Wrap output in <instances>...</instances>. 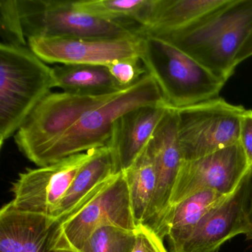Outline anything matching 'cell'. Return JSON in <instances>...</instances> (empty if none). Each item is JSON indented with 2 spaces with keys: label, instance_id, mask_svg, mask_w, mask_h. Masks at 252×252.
I'll return each instance as SVG.
<instances>
[{
  "label": "cell",
  "instance_id": "obj_1",
  "mask_svg": "<svg viewBox=\"0 0 252 252\" xmlns=\"http://www.w3.org/2000/svg\"><path fill=\"white\" fill-rule=\"evenodd\" d=\"M252 30V0H230L187 29L153 36L179 48L226 82L234 74L236 57Z\"/></svg>",
  "mask_w": 252,
  "mask_h": 252
},
{
  "label": "cell",
  "instance_id": "obj_2",
  "mask_svg": "<svg viewBox=\"0 0 252 252\" xmlns=\"http://www.w3.org/2000/svg\"><path fill=\"white\" fill-rule=\"evenodd\" d=\"M57 88L54 67L29 46L0 45V148Z\"/></svg>",
  "mask_w": 252,
  "mask_h": 252
},
{
  "label": "cell",
  "instance_id": "obj_3",
  "mask_svg": "<svg viewBox=\"0 0 252 252\" xmlns=\"http://www.w3.org/2000/svg\"><path fill=\"white\" fill-rule=\"evenodd\" d=\"M159 104H167L156 81L147 73L135 85L87 112L34 163L48 166L69 156L104 147L110 141L115 122L121 116L137 107Z\"/></svg>",
  "mask_w": 252,
  "mask_h": 252
},
{
  "label": "cell",
  "instance_id": "obj_4",
  "mask_svg": "<svg viewBox=\"0 0 252 252\" xmlns=\"http://www.w3.org/2000/svg\"><path fill=\"white\" fill-rule=\"evenodd\" d=\"M142 36L141 61L169 107L180 108L219 97L226 82L169 42Z\"/></svg>",
  "mask_w": 252,
  "mask_h": 252
},
{
  "label": "cell",
  "instance_id": "obj_5",
  "mask_svg": "<svg viewBox=\"0 0 252 252\" xmlns=\"http://www.w3.org/2000/svg\"><path fill=\"white\" fill-rule=\"evenodd\" d=\"M104 226L135 231L132 203L123 171L78 212L56 225L51 252H74L82 249L93 233Z\"/></svg>",
  "mask_w": 252,
  "mask_h": 252
},
{
  "label": "cell",
  "instance_id": "obj_6",
  "mask_svg": "<svg viewBox=\"0 0 252 252\" xmlns=\"http://www.w3.org/2000/svg\"><path fill=\"white\" fill-rule=\"evenodd\" d=\"M184 160L204 157L238 144L240 123L246 109L217 97L175 108Z\"/></svg>",
  "mask_w": 252,
  "mask_h": 252
},
{
  "label": "cell",
  "instance_id": "obj_7",
  "mask_svg": "<svg viewBox=\"0 0 252 252\" xmlns=\"http://www.w3.org/2000/svg\"><path fill=\"white\" fill-rule=\"evenodd\" d=\"M26 38H126L140 36L135 28L99 20L68 0H18Z\"/></svg>",
  "mask_w": 252,
  "mask_h": 252
},
{
  "label": "cell",
  "instance_id": "obj_8",
  "mask_svg": "<svg viewBox=\"0 0 252 252\" xmlns=\"http://www.w3.org/2000/svg\"><path fill=\"white\" fill-rule=\"evenodd\" d=\"M118 93L95 96L51 92L35 107L14 135L17 148L34 163L42 153L71 129L87 112Z\"/></svg>",
  "mask_w": 252,
  "mask_h": 252
},
{
  "label": "cell",
  "instance_id": "obj_9",
  "mask_svg": "<svg viewBox=\"0 0 252 252\" xmlns=\"http://www.w3.org/2000/svg\"><path fill=\"white\" fill-rule=\"evenodd\" d=\"M95 150L20 173L11 187L14 206L24 212L52 218L75 177L92 157Z\"/></svg>",
  "mask_w": 252,
  "mask_h": 252
},
{
  "label": "cell",
  "instance_id": "obj_10",
  "mask_svg": "<svg viewBox=\"0 0 252 252\" xmlns=\"http://www.w3.org/2000/svg\"><path fill=\"white\" fill-rule=\"evenodd\" d=\"M252 169L240 143L195 160H184L172 190L170 207L204 190L231 194Z\"/></svg>",
  "mask_w": 252,
  "mask_h": 252
},
{
  "label": "cell",
  "instance_id": "obj_11",
  "mask_svg": "<svg viewBox=\"0 0 252 252\" xmlns=\"http://www.w3.org/2000/svg\"><path fill=\"white\" fill-rule=\"evenodd\" d=\"M28 45L47 64L107 66L118 60L141 59L144 37H33Z\"/></svg>",
  "mask_w": 252,
  "mask_h": 252
},
{
  "label": "cell",
  "instance_id": "obj_12",
  "mask_svg": "<svg viewBox=\"0 0 252 252\" xmlns=\"http://www.w3.org/2000/svg\"><path fill=\"white\" fill-rule=\"evenodd\" d=\"M252 182V169L231 194L203 217L184 252H218L233 237L249 234Z\"/></svg>",
  "mask_w": 252,
  "mask_h": 252
},
{
  "label": "cell",
  "instance_id": "obj_13",
  "mask_svg": "<svg viewBox=\"0 0 252 252\" xmlns=\"http://www.w3.org/2000/svg\"><path fill=\"white\" fill-rule=\"evenodd\" d=\"M156 172L154 197L144 224L160 234L170 207L172 190L183 159L178 133L176 110L169 107L148 144Z\"/></svg>",
  "mask_w": 252,
  "mask_h": 252
},
{
  "label": "cell",
  "instance_id": "obj_14",
  "mask_svg": "<svg viewBox=\"0 0 252 252\" xmlns=\"http://www.w3.org/2000/svg\"><path fill=\"white\" fill-rule=\"evenodd\" d=\"M169 107L159 104L137 107L115 122L108 144L114 151L119 170H126L144 151Z\"/></svg>",
  "mask_w": 252,
  "mask_h": 252
},
{
  "label": "cell",
  "instance_id": "obj_15",
  "mask_svg": "<svg viewBox=\"0 0 252 252\" xmlns=\"http://www.w3.org/2000/svg\"><path fill=\"white\" fill-rule=\"evenodd\" d=\"M114 151L108 144L95 149L81 168L52 215L57 223L73 215L101 191L119 172Z\"/></svg>",
  "mask_w": 252,
  "mask_h": 252
},
{
  "label": "cell",
  "instance_id": "obj_16",
  "mask_svg": "<svg viewBox=\"0 0 252 252\" xmlns=\"http://www.w3.org/2000/svg\"><path fill=\"white\" fill-rule=\"evenodd\" d=\"M228 195L215 190H204L172 205L159 234L163 240L168 239L169 252H184L203 217Z\"/></svg>",
  "mask_w": 252,
  "mask_h": 252
},
{
  "label": "cell",
  "instance_id": "obj_17",
  "mask_svg": "<svg viewBox=\"0 0 252 252\" xmlns=\"http://www.w3.org/2000/svg\"><path fill=\"white\" fill-rule=\"evenodd\" d=\"M230 0H156L147 27L138 33L158 36L187 29L222 8Z\"/></svg>",
  "mask_w": 252,
  "mask_h": 252
},
{
  "label": "cell",
  "instance_id": "obj_18",
  "mask_svg": "<svg viewBox=\"0 0 252 252\" xmlns=\"http://www.w3.org/2000/svg\"><path fill=\"white\" fill-rule=\"evenodd\" d=\"M53 67L57 88L63 92L99 96L124 90L113 79L107 66L60 64Z\"/></svg>",
  "mask_w": 252,
  "mask_h": 252
},
{
  "label": "cell",
  "instance_id": "obj_19",
  "mask_svg": "<svg viewBox=\"0 0 252 252\" xmlns=\"http://www.w3.org/2000/svg\"><path fill=\"white\" fill-rule=\"evenodd\" d=\"M156 0H80L73 1L78 11L99 20L139 29L151 20Z\"/></svg>",
  "mask_w": 252,
  "mask_h": 252
},
{
  "label": "cell",
  "instance_id": "obj_20",
  "mask_svg": "<svg viewBox=\"0 0 252 252\" xmlns=\"http://www.w3.org/2000/svg\"><path fill=\"white\" fill-rule=\"evenodd\" d=\"M123 172L129 188L135 222L137 225L144 224L156 189V169L148 145L133 163Z\"/></svg>",
  "mask_w": 252,
  "mask_h": 252
},
{
  "label": "cell",
  "instance_id": "obj_21",
  "mask_svg": "<svg viewBox=\"0 0 252 252\" xmlns=\"http://www.w3.org/2000/svg\"><path fill=\"white\" fill-rule=\"evenodd\" d=\"M42 215L20 210L11 201L4 205L0 210V252H22Z\"/></svg>",
  "mask_w": 252,
  "mask_h": 252
},
{
  "label": "cell",
  "instance_id": "obj_22",
  "mask_svg": "<svg viewBox=\"0 0 252 252\" xmlns=\"http://www.w3.org/2000/svg\"><path fill=\"white\" fill-rule=\"evenodd\" d=\"M135 231L101 227L93 233L82 249L74 252H132L135 243Z\"/></svg>",
  "mask_w": 252,
  "mask_h": 252
},
{
  "label": "cell",
  "instance_id": "obj_23",
  "mask_svg": "<svg viewBox=\"0 0 252 252\" xmlns=\"http://www.w3.org/2000/svg\"><path fill=\"white\" fill-rule=\"evenodd\" d=\"M1 43L29 46L19 9L18 0H0Z\"/></svg>",
  "mask_w": 252,
  "mask_h": 252
},
{
  "label": "cell",
  "instance_id": "obj_24",
  "mask_svg": "<svg viewBox=\"0 0 252 252\" xmlns=\"http://www.w3.org/2000/svg\"><path fill=\"white\" fill-rule=\"evenodd\" d=\"M107 67L113 79L123 89L135 85L147 73L139 58L118 60L108 64Z\"/></svg>",
  "mask_w": 252,
  "mask_h": 252
},
{
  "label": "cell",
  "instance_id": "obj_25",
  "mask_svg": "<svg viewBox=\"0 0 252 252\" xmlns=\"http://www.w3.org/2000/svg\"><path fill=\"white\" fill-rule=\"evenodd\" d=\"M135 232V243L132 252H169L163 239L148 225L139 224Z\"/></svg>",
  "mask_w": 252,
  "mask_h": 252
},
{
  "label": "cell",
  "instance_id": "obj_26",
  "mask_svg": "<svg viewBox=\"0 0 252 252\" xmlns=\"http://www.w3.org/2000/svg\"><path fill=\"white\" fill-rule=\"evenodd\" d=\"M239 143L252 167V110H246L242 118Z\"/></svg>",
  "mask_w": 252,
  "mask_h": 252
},
{
  "label": "cell",
  "instance_id": "obj_27",
  "mask_svg": "<svg viewBox=\"0 0 252 252\" xmlns=\"http://www.w3.org/2000/svg\"><path fill=\"white\" fill-rule=\"evenodd\" d=\"M251 57H252V30L251 31L247 39L245 41L243 46L240 48V51L236 57V65H238Z\"/></svg>",
  "mask_w": 252,
  "mask_h": 252
},
{
  "label": "cell",
  "instance_id": "obj_28",
  "mask_svg": "<svg viewBox=\"0 0 252 252\" xmlns=\"http://www.w3.org/2000/svg\"><path fill=\"white\" fill-rule=\"evenodd\" d=\"M249 219H250L251 229L250 232L246 235L247 240H252V189H251L250 203H249Z\"/></svg>",
  "mask_w": 252,
  "mask_h": 252
}]
</instances>
